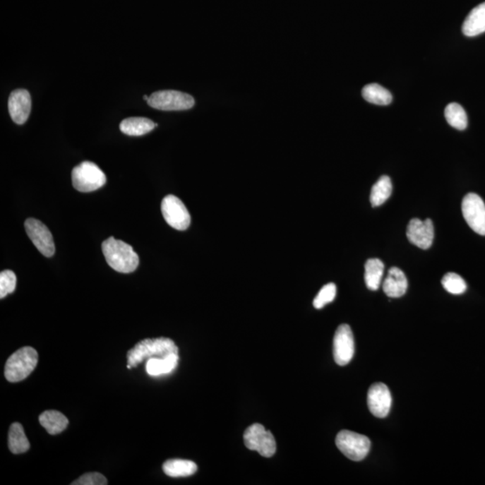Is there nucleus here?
Segmentation results:
<instances>
[{"label":"nucleus","mask_w":485,"mask_h":485,"mask_svg":"<svg viewBox=\"0 0 485 485\" xmlns=\"http://www.w3.org/2000/svg\"><path fill=\"white\" fill-rule=\"evenodd\" d=\"M102 249L109 266L116 272L131 273L138 268L140 263L138 256L133 247L124 241L109 237L104 241Z\"/></svg>","instance_id":"f257e3e1"},{"label":"nucleus","mask_w":485,"mask_h":485,"mask_svg":"<svg viewBox=\"0 0 485 485\" xmlns=\"http://www.w3.org/2000/svg\"><path fill=\"white\" fill-rule=\"evenodd\" d=\"M172 353H178V347L171 339L166 337L145 339L138 342L128 352V365L136 368L144 359L155 357L163 358Z\"/></svg>","instance_id":"f03ea898"},{"label":"nucleus","mask_w":485,"mask_h":485,"mask_svg":"<svg viewBox=\"0 0 485 485\" xmlns=\"http://www.w3.org/2000/svg\"><path fill=\"white\" fill-rule=\"evenodd\" d=\"M38 353L32 347L19 349L6 363L5 377L12 383L24 381L35 371L38 363Z\"/></svg>","instance_id":"7ed1b4c3"},{"label":"nucleus","mask_w":485,"mask_h":485,"mask_svg":"<svg viewBox=\"0 0 485 485\" xmlns=\"http://www.w3.org/2000/svg\"><path fill=\"white\" fill-rule=\"evenodd\" d=\"M71 176L75 189L81 193L97 191L107 183L104 172L93 162H82L72 171Z\"/></svg>","instance_id":"20e7f679"},{"label":"nucleus","mask_w":485,"mask_h":485,"mask_svg":"<svg viewBox=\"0 0 485 485\" xmlns=\"http://www.w3.org/2000/svg\"><path fill=\"white\" fill-rule=\"evenodd\" d=\"M335 443L339 450L352 461L364 460L371 447V442L368 437L351 431H340Z\"/></svg>","instance_id":"39448f33"},{"label":"nucleus","mask_w":485,"mask_h":485,"mask_svg":"<svg viewBox=\"0 0 485 485\" xmlns=\"http://www.w3.org/2000/svg\"><path fill=\"white\" fill-rule=\"evenodd\" d=\"M148 104L161 111H184L193 108L196 101L191 95L183 92L162 90L151 95Z\"/></svg>","instance_id":"423d86ee"},{"label":"nucleus","mask_w":485,"mask_h":485,"mask_svg":"<svg viewBox=\"0 0 485 485\" xmlns=\"http://www.w3.org/2000/svg\"><path fill=\"white\" fill-rule=\"evenodd\" d=\"M244 441L249 450L258 452L261 456L270 457L275 454V436L262 424H255L247 428L244 434Z\"/></svg>","instance_id":"0eeeda50"},{"label":"nucleus","mask_w":485,"mask_h":485,"mask_svg":"<svg viewBox=\"0 0 485 485\" xmlns=\"http://www.w3.org/2000/svg\"><path fill=\"white\" fill-rule=\"evenodd\" d=\"M161 211L164 220L173 229L186 230L191 225V215L187 208L179 198L167 196L161 203Z\"/></svg>","instance_id":"6e6552de"},{"label":"nucleus","mask_w":485,"mask_h":485,"mask_svg":"<svg viewBox=\"0 0 485 485\" xmlns=\"http://www.w3.org/2000/svg\"><path fill=\"white\" fill-rule=\"evenodd\" d=\"M462 213L474 232L485 236V203L477 193L467 194L462 201Z\"/></svg>","instance_id":"1a4fd4ad"},{"label":"nucleus","mask_w":485,"mask_h":485,"mask_svg":"<svg viewBox=\"0 0 485 485\" xmlns=\"http://www.w3.org/2000/svg\"><path fill=\"white\" fill-rule=\"evenodd\" d=\"M26 233L39 252L46 257H52L55 253L54 237L51 231L41 221L28 219L25 222Z\"/></svg>","instance_id":"9d476101"},{"label":"nucleus","mask_w":485,"mask_h":485,"mask_svg":"<svg viewBox=\"0 0 485 485\" xmlns=\"http://www.w3.org/2000/svg\"><path fill=\"white\" fill-rule=\"evenodd\" d=\"M354 352V338L351 328L345 323L340 325L333 338V358L335 362L340 366L349 364Z\"/></svg>","instance_id":"9b49d317"},{"label":"nucleus","mask_w":485,"mask_h":485,"mask_svg":"<svg viewBox=\"0 0 485 485\" xmlns=\"http://www.w3.org/2000/svg\"><path fill=\"white\" fill-rule=\"evenodd\" d=\"M407 236L412 245L417 246L419 249L427 250L433 243V223L430 219L425 220L412 219L408 224Z\"/></svg>","instance_id":"f8f14e48"},{"label":"nucleus","mask_w":485,"mask_h":485,"mask_svg":"<svg viewBox=\"0 0 485 485\" xmlns=\"http://www.w3.org/2000/svg\"><path fill=\"white\" fill-rule=\"evenodd\" d=\"M392 405L391 393L383 383L372 385L368 392V407L374 417H387Z\"/></svg>","instance_id":"ddd939ff"},{"label":"nucleus","mask_w":485,"mask_h":485,"mask_svg":"<svg viewBox=\"0 0 485 485\" xmlns=\"http://www.w3.org/2000/svg\"><path fill=\"white\" fill-rule=\"evenodd\" d=\"M31 95L25 89H16L10 95L8 111L10 116L16 124H24L31 112Z\"/></svg>","instance_id":"4468645a"},{"label":"nucleus","mask_w":485,"mask_h":485,"mask_svg":"<svg viewBox=\"0 0 485 485\" xmlns=\"http://www.w3.org/2000/svg\"><path fill=\"white\" fill-rule=\"evenodd\" d=\"M408 282L407 276L397 267L389 270L387 278L383 283V290L389 298H401L407 293Z\"/></svg>","instance_id":"2eb2a0df"},{"label":"nucleus","mask_w":485,"mask_h":485,"mask_svg":"<svg viewBox=\"0 0 485 485\" xmlns=\"http://www.w3.org/2000/svg\"><path fill=\"white\" fill-rule=\"evenodd\" d=\"M462 31L468 37L484 34L485 32V2L472 10L465 20Z\"/></svg>","instance_id":"dca6fc26"},{"label":"nucleus","mask_w":485,"mask_h":485,"mask_svg":"<svg viewBox=\"0 0 485 485\" xmlns=\"http://www.w3.org/2000/svg\"><path fill=\"white\" fill-rule=\"evenodd\" d=\"M178 361H179L178 353H172L163 358H150L147 361L146 371L151 377L169 374L177 367Z\"/></svg>","instance_id":"f3484780"},{"label":"nucleus","mask_w":485,"mask_h":485,"mask_svg":"<svg viewBox=\"0 0 485 485\" xmlns=\"http://www.w3.org/2000/svg\"><path fill=\"white\" fill-rule=\"evenodd\" d=\"M157 126V124L144 117H131L125 119L120 124L121 133L128 136H143L150 133Z\"/></svg>","instance_id":"a211bd4d"},{"label":"nucleus","mask_w":485,"mask_h":485,"mask_svg":"<svg viewBox=\"0 0 485 485\" xmlns=\"http://www.w3.org/2000/svg\"><path fill=\"white\" fill-rule=\"evenodd\" d=\"M39 421L40 424L51 435L61 433L68 425V418L61 412L55 410L42 412L40 415Z\"/></svg>","instance_id":"6ab92c4d"},{"label":"nucleus","mask_w":485,"mask_h":485,"mask_svg":"<svg viewBox=\"0 0 485 485\" xmlns=\"http://www.w3.org/2000/svg\"><path fill=\"white\" fill-rule=\"evenodd\" d=\"M197 469V465L190 460H170L163 465L164 473L170 477H191L196 473Z\"/></svg>","instance_id":"aec40b11"},{"label":"nucleus","mask_w":485,"mask_h":485,"mask_svg":"<svg viewBox=\"0 0 485 485\" xmlns=\"http://www.w3.org/2000/svg\"><path fill=\"white\" fill-rule=\"evenodd\" d=\"M8 448L13 454L25 453L29 450L30 443L26 438L24 428L18 422H15L10 426Z\"/></svg>","instance_id":"412c9836"},{"label":"nucleus","mask_w":485,"mask_h":485,"mask_svg":"<svg viewBox=\"0 0 485 485\" xmlns=\"http://www.w3.org/2000/svg\"><path fill=\"white\" fill-rule=\"evenodd\" d=\"M385 265L381 260L369 259L365 265V283L368 289L378 290L381 285Z\"/></svg>","instance_id":"4be33fe9"},{"label":"nucleus","mask_w":485,"mask_h":485,"mask_svg":"<svg viewBox=\"0 0 485 485\" xmlns=\"http://www.w3.org/2000/svg\"><path fill=\"white\" fill-rule=\"evenodd\" d=\"M362 97L369 103L377 105H388L393 100L390 92L376 83L369 84L363 88Z\"/></svg>","instance_id":"5701e85b"},{"label":"nucleus","mask_w":485,"mask_h":485,"mask_svg":"<svg viewBox=\"0 0 485 485\" xmlns=\"http://www.w3.org/2000/svg\"><path fill=\"white\" fill-rule=\"evenodd\" d=\"M393 186L390 178L383 176L373 186L371 193V203L373 207L381 206L391 196Z\"/></svg>","instance_id":"b1692460"},{"label":"nucleus","mask_w":485,"mask_h":485,"mask_svg":"<svg viewBox=\"0 0 485 485\" xmlns=\"http://www.w3.org/2000/svg\"><path fill=\"white\" fill-rule=\"evenodd\" d=\"M445 117L448 124L457 130H466L468 124L467 115L460 104L451 103L445 109Z\"/></svg>","instance_id":"393cba45"},{"label":"nucleus","mask_w":485,"mask_h":485,"mask_svg":"<svg viewBox=\"0 0 485 485\" xmlns=\"http://www.w3.org/2000/svg\"><path fill=\"white\" fill-rule=\"evenodd\" d=\"M442 286L448 293L453 295L463 294L467 285L461 276L455 273H448L441 280Z\"/></svg>","instance_id":"a878e982"},{"label":"nucleus","mask_w":485,"mask_h":485,"mask_svg":"<svg viewBox=\"0 0 485 485\" xmlns=\"http://www.w3.org/2000/svg\"><path fill=\"white\" fill-rule=\"evenodd\" d=\"M336 292H337V289H336L335 283H328V285L323 286L318 296L316 297L313 305L316 309H323V306L333 301L336 297Z\"/></svg>","instance_id":"bb28decb"},{"label":"nucleus","mask_w":485,"mask_h":485,"mask_svg":"<svg viewBox=\"0 0 485 485\" xmlns=\"http://www.w3.org/2000/svg\"><path fill=\"white\" fill-rule=\"evenodd\" d=\"M16 287V276L12 270H3L0 273V298L4 299L5 297L15 292Z\"/></svg>","instance_id":"cd10ccee"},{"label":"nucleus","mask_w":485,"mask_h":485,"mask_svg":"<svg viewBox=\"0 0 485 485\" xmlns=\"http://www.w3.org/2000/svg\"><path fill=\"white\" fill-rule=\"evenodd\" d=\"M107 478L100 473H88L78 478L72 485H107Z\"/></svg>","instance_id":"c85d7f7f"}]
</instances>
